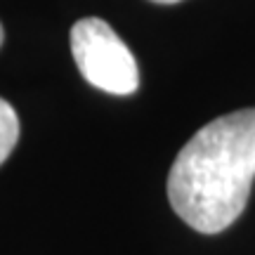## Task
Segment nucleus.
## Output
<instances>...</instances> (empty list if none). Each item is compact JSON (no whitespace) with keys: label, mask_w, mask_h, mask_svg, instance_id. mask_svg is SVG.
<instances>
[{"label":"nucleus","mask_w":255,"mask_h":255,"mask_svg":"<svg viewBox=\"0 0 255 255\" xmlns=\"http://www.w3.org/2000/svg\"><path fill=\"white\" fill-rule=\"evenodd\" d=\"M151 2H158V5H175V2H180V0H151Z\"/></svg>","instance_id":"obj_4"},{"label":"nucleus","mask_w":255,"mask_h":255,"mask_svg":"<svg viewBox=\"0 0 255 255\" xmlns=\"http://www.w3.org/2000/svg\"><path fill=\"white\" fill-rule=\"evenodd\" d=\"M19 139V116L12 104L0 97V165L7 161Z\"/></svg>","instance_id":"obj_3"},{"label":"nucleus","mask_w":255,"mask_h":255,"mask_svg":"<svg viewBox=\"0 0 255 255\" xmlns=\"http://www.w3.org/2000/svg\"><path fill=\"white\" fill-rule=\"evenodd\" d=\"M71 55L83 78L97 90L132 95L139 88L135 57L104 19L85 17L73 24Z\"/></svg>","instance_id":"obj_2"},{"label":"nucleus","mask_w":255,"mask_h":255,"mask_svg":"<svg viewBox=\"0 0 255 255\" xmlns=\"http://www.w3.org/2000/svg\"><path fill=\"white\" fill-rule=\"evenodd\" d=\"M2 40H5V31H2V24H0V45H2Z\"/></svg>","instance_id":"obj_5"},{"label":"nucleus","mask_w":255,"mask_h":255,"mask_svg":"<svg viewBox=\"0 0 255 255\" xmlns=\"http://www.w3.org/2000/svg\"><path fill=\"white\" fill-rule=\"evenodd\" d=\"M255 180V109L210 121L180 149L168 201L201 234H220L244 213Z\"/></svg>","instance_id":"obj_1"}]
</instances>
